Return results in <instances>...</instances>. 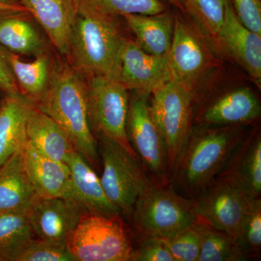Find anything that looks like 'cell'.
Returning a JSON list of instances; mask_svg holds the SVG:
<instances>
[{"label": "cell", "instance_id": "20", "mask_svg": "<svg viewBox=\"0 0 261 261\" xmlns=\"http://www.w3.org/2000/svg\"><path fill=\"white\" fill-rule=\"evenodd\" d=\"M33 102L23 94H6L0 103V166L27 145V123Z\"/></svg>", "mask_w": 261, "mask_h": 261}, {"label": "cell", "instance_id": "28", "mask_svg": "<svg viewBox=\"0 0 261 261\" xmlns=\"http://www.w3.org/2000/svg\"><path fill=\"white\" fill-rule=\"evenodd\" d=\"M201 247L198 261H245L248 257L239 248L236 242L198 218Z\"/></svg>", "mask_w": 261, "mask_h": 261}, {"label": "cell", "instance_id": "38", "mask_svg": "<svg viewBox=\"0 0 261 261\" xmlns=\"http://www.w3.org/2000/svg\"><path fill=\"white\" fill-rule=\"evenodd\" d=\"M13 1V0H0V2H10Z\"/></svg>", "mask_w": 261, "mask_h": 261}, {"label": "cell", "instance_id": "2", "mask_svg": "<svg viewBox=\"0 0 261 261\" xmlns=\"http://www.w3.org/2000/svg\"><path fill=\"white\" fill-rule=\"evenodd\" d=\"M34 105L59 125L94 169L100 168L97 138L89 123L87 86L76 70L66 63L56 65L44 93Z\"/></svg>", "mask_w": 261, "mask_h": 261}, {"label": "cell", "instance_id": "36", "mask_svg": "<svg viewBox=\"0 0 261 261\" xmlns=\"http://www.w3.org/2000/svg\"><path fill=\"white\" fill-rule=\"evenodd\" d=\"M17 13H29V12L25 7H23L16 0L10 2H0V15Z\"/></svg>", "mask_w": 261, "mask_h": 261}, {"label": "cell", "instance_id": "11", "mask_svg": "<svg viewBox=\"0 0 261 261\" xmlns=\"http://www.w3.org/2000/svg\"><path fill=\"white\" fill-rule=\"evenodd\" d=\"M87 211L72 199L36 195L27 219L33 233L41 240L66 243L67 238Z\"/></svg>", "mask_w": 261, "mask_h": 261}, {"label": "cell", "instance_id": "24", "mask_svg": "<svg viewBox=\"0 0 261 261\" xmlns=\"http://www.w3.org/2000/svg\"><path fill=\"white\" fill-rule=\"evenodd\" d=\"M10 68L20 89V93L33 103H36L47 87L51 68L49 60L43 51L32 62L22 61L18 55L7 50Z\"/></svg>", "mask_w": 261, "mask_h": 261}, {"label": "cell", "instance_id": "14", "mask_svg": "<svg viewBox=\"0 0 261 261\" xmlns=\"http://www.w3.org/2000/svg\"><path fill=\"white\" fill-rule=\"evenodd\" d=\"M216 38L223 50L260 84L261 35L240 22L231 2L225 6L224 23Z\"/></svg>", "mask_w": 261, "mask_h": 261}, {"label": "cell", "instance_id": "37", "mask_svg": "<svg viewBox=\"0 0 261 261\" xmlns=\"http://www.w3.org/2000/svg\"><path fill=\"white\" fill-rule=\"evenodd\" d=\"M163 2H166L168 4L172 5L175 8L181 10V6H180L179 2L178 0H163Z\"/></svg>", "mask_w": 261, "mask_h": 261}, {"label": "cell", "instance_id": "13", "mask_svg": "<svg viewBox=\"0 0 261 261\" xmlns=\"http://www.w3.org/2000/svg\"><path fill=\"white\" fill-rule=\"evenodd\" d=\"M172 80L168 54L145 53L135 41L125 39L121 53L120 81L128 90L149 94Z\"/></svg>", "mask_w": 261, "mask_h": 261}, {"label": "cell", "instance_id": "27", "mask_svg": "<svg viewBox=\"0 0 261 261\" xmlns=\"http://www.w3.org/2000/svg\"><path fill=\"white\" fill-rule=\"evenodd\" d=\"M75 8L118 23L128 14L156 15L167 10L163 0H73Z\"/></svg>", "mask_w": 261, "mask_h": 261}, {"label": "cell", "instance_id": "26", "mask_svg": "<svg viewBox=\"0 0 261 261\" xmlns=\"http://www.w3.org/2000/svg\"><path fill=\"white\" fill-rule=\"evenodd\" d=\"M23 213H0V261H18L34 238Z\"/></svg>", "mask_w": 261, "mask_h": 261}, {"label": "cell", "instance_id": "6", "mask_svg": "<svg viewBox=\"0 0 261 261\" xmlns=\"http://www.w3.org/2000/svg\"><path fill=\"white\" fill-rule=\"evenodd\" d=\"M97 141L103 190L123 217L130 221L137 197L150 179L138 159L119 144L103 136H97Z\"/></svg>", "mask_w": 261, "mask_h": 261}, {"label": "cell", "instance_id": "29", "mask_svg": "<svg viewBox=\"0 0 261 261\" xmlns=\"http://www.w3.org/2000/svg\"><path fill=\"white\" fill-rule=\"evenodd\" d=\"M236 243L249 260L260 258L261 251V198L249 197L239 227Z\"/></svg>", "mask_w": 261, "mask_h": 261}, {"label": "cell", "instance_id": "31", "mask_svg": "<svg viewBox=\"0 0 261 261\" xmlns=\"http://www.w3.org/2000/svg\"><path fill=\"white\" fill-rule=\"evenodd\" d=\"M163 240L175 261H198L201 247L198 219L190 227Z\"/></svg>", "mask_w": 261, "mask_h": 261}, {"label": "cell", "instance_id": "4", "mask_svg": "<svg viewBox=\"0 0 261 261\" xmlns=\"http://www.w3.org/2000/svg\"><path fill=\"white\" fill-rule=\"evenodd\" d=\"M198 217L192 200L171 185L159 186L150 180L137 197L130 217L134 243L148 238L168 239L195 224Z\"/></svg>", "mask_w": 261, "mask_h": 261}, {"label": "cell", "instance_id": "7", "mask_svg": "<svg viewBox=\"0 0 261 261\" xmlns=\"http://www.w3.org/2000/svg\"><path fill=\"white\" fill-rule=\"evenodd\" d=\"M151 94L149 109L164 142L171 178L191 130L195 94L172 80L154 89Z\"/></svg>", "mask_w": 261, "mask_h": 261}, {"label": "cell", "instance_id": "33", "mask_svg": "<svg viewBox=\"0 0 261 261\" xmlns=\"http://www.w3.org/2000/svg\"><path fill=\"white\" fill-rule=\"evenodd\" d=\"M130 261H175L163 239L148 238L134 243Z\"/></svg>", "mask_w": 261, "mask_h": 261}, {"label": "cell", "instance_id": "15", "mask_svg": "<svg viewBox=\"0 0 261 261\" xmlns=\"http://www.w3.org/2000/svg\"><path fill=\"white\" fill-rule=\"evenodd\" d=\"M42 27L58 53L68 56L76 18L73 0H16Z\"/></svg>", "mask_w": 261, "mask_h": 261}, {"label": "cell", "instance_id": "16", "mask_svg": "<svg viewBox=\"0 0 261 261\" xmlns=\"http://www.w3.org/2000/svg\"><path fill=\"white\" fill-rule=\"evenodd\" d=\"M23 153L36 195L74 200L71 173L66 163L44 155L28 143Z\"/></svg>", "mask_w": 261, "mask_h": 261}, {"label": "cell", "instance_id": "22", "mask_svg": "<svg viewBox=\"0 0 261 261\" xmlns=\"http://www.w3.org/2000/svg\"><path fill=\"white\" fill-rule=\"evenodd\" d=\"M175 16L166 10L156 15H123L136 37L137 44L145 53L153 56L168 54L174 32Z\"/></svg>", "mask_w": 261, "mask_h": 261}, {"label": "cell", "instance_id": "39", "mask_svg": "<svg viewBox=\"0 0 261 261\" xmlns=\"http://www.w3.org/2000/svg\"><path fill=\"white\" fill-rule=\"evenodd\" d=\"M226 1L231 2V0H226Z\"/></svg>", "mask_w": 261, "mask_h": 261}, {"label": "cell", "instance_id": "3", "mask_svg": "<svg viewBox=\"0 0 261 261\" xmlns=\"http://www.w3.org/2000/svg\"><path fill=\"white\" fill-rule=\"evenodd\" d=\"M70 44L71 66L83 77L100 75L120 81L121 53L125 39L118 23L81 8Z\"/></svg>", "mask_w": 261, "mask_h": 261}, {"label": "cell", "instance_id": "17", "mask_svg": "<svg viewBox=\"0 0 261 261\" xmlns=\"http://www.w3.org/2000/svg\"><path fill=\"white\" fill-rule=\"evenodd\" d=\"M258 98L249 88H238L216 98L204 108L197 121L211 126L247 125L260 118Z\"/></svg>", "mask_w": 261, "mask_h": 261}, {"label": "cell", "instance_id": "23", "mask_svg": "<svg viewBox=\"0 0 261 261\" xmlns=\"http://www.w3.org/2000/svg\"><path fill=\"white\" fill-rule=\"evenodd\" d=\"M27 143L41 153L65 163L74 147L56 121L39 111L33 103L27 123Z\"/></svg>", "mask_w": 261, "mask_h": 261}, {"label": "cell", "instance_id": "9", "mask_svg": "<svg viewBox=\"0 0 261 261\" xmlns=\"http://www.w3.org/2000/svg\"><path fill=\"white\" fill-rule=\"evenodd\" d=\"M129 101L126 121L128 142L151 181L170 185L167 152L149 109V94H138Z\"/></svg>", "mask_w": 261, "mask_h": 261}, {"label": "cell", "instance_id": "32", "mask_svg": "<svg viewBox=\"0 0 261 261\" xmlns=\"http://www.w3.org/2000/svg\"><path fill=\"white\" fill-rule=\"evenodd\" d=\"M18 261H75L66 243L34 240Z\"/></svg>", "mask_w": 261, "mask_h": 261}, {"label": "cell", "instance_id": "18", "mask_svg": "<svg viewBox=\"0 0 261 261\" xmlns=\"http://www.w3.org/2000/svg\"><path fill=\"white\" fill-rule=\"evenodd\" d=\"M65 163L71 173L74 200L82 204L87 213L109 217L123 216L108 199L97 173L82 154L73 149Z\"/></svg>", "mask_w": 261, "mask_h": 261}, {"label": "cell", "instance_id": "10", "mask_svg": "<svg viewBox=\"0 0 261 261\" xmlns=\"http://www.w3.org/2000/svg\"><path fill=\"white\" fill-rule=\"evenodd\" d=\"M249 197L232 181L219 176L192 200L199 219L236 242Z\"/></svg>", "mask_w": 261, "mask_h": 261}, {"label": "cell", "instance_id": "1", "mask_svg": "<svg viewBox=\"0 0 261 261\" xmlns=\"http://www.w3.org/2000/svg\"><path fill=\"white\" fill-rule=\"evenodd\" d=\"M192 125L175 164L170 185L192 200L221 174L233 151L245 137L241 127Z\"/></svg>", "mask_w": 261, "mask_h": 261}, {"label": "cell", "instance_id": "25", "mask_svg": "<svg viewBox=\"0 0 261 261\" xmlns=\"http://www.w3.org/2000/svg\"><path fill=\"white\" fill-rule=\"evenodd\" d=\"M27 13L0 15V44L15 54H39L42 42L39 33L23 16Z\"/></svg>", "mask_w": 261, "mask_h": 261}, {"label": "cell", "instance_id": "19", "mask_svg": "<svg viewBox=\"0 0 261 261\" xmlns=\"http://www.w3.org/2000/svg\"><path fill=\"white\" fill-rule=\"evenodd\" d=\"M228 178L247 195H261V136L258 130L246 135L219 175Z\"/></svg>", "mask_w": 261, "mask_h": 261}, {"label": "cell", "instance_id": "30", "mask_svg": "<svg viewBox=\"0 0 261 261\" xmlns=\"http://www.w3.org/2000/svg\"><path fill=\"white\" fill-rule=\"evenodd\" d=\"M185 12L205 35L216 37L222 27L226 0H178Z\"/></svg>", "mask_w": 261, "mask_h": 261}, {"label": "cell", "instance_id": "35", "mask_svg": "<svg viewBox=\"0 0 261 261\" xmlns=\"http://www.w3.org/2000/svg\"><path fill=\"white\" fill-rule=\"evenodd\" d=\"M0 90L6 94H18L20 89L12 71L6 49L0 44Z\"/></svg>", "mask_w": 261, "mask_h": 261}, {"label": "cell", "instance_id": "21", "mask_svg": "<svg viewBox=\"0 0 261 261\" xmlns=\"http://www.w3.org/2000/svg\"><path fill=\"white\" fill-rule=\"evenodd\" d=\"M23 152H15L0 166V213L25 214L37 195L25 168Z\"/></svg>", "mask_w": 261, "mask_h": 261}, {"label": "cell", "instance_id": "8", "mask_svg": "<svg viewBox=\"0 0 261 261\" xmlns=\"http://www.w3.org/2000/svg\"><path fill=\"white\" fill-rule=\"evenodd\" d=\"M86 79L89 120L92 132L119 144L137 159L126 133L129 106L128 89L121 81L108 77L95 75Z\"/></svg>", "mask_w": 261, "mask_h": 261}, {"label": "cell", "instance_id": "34", "mask_svg": "<svg viewBox=\"0 0 261 261\" xmlns=\"http://www.w3.org/2000/svg\"><path fill=\"white\" fill-rule=\"evenodd\" d=\"M239 20L251 31L261 35V0H231Z\"/></svg>", "mask_w": 261, "mask_h": 261}, {"label": "cell", "instance_id": "12", "mask_svg": "<svg viewBox=\"0 0 261 261\" xmlns=\"http://www.w3.org/2000/svg\"><path fill=\"white\" fill-rule=\"evenodd\" d=\"M168 61L172 80L193 92L211 63L204 43L177 15Z\"/></svg>", "mask_w": 261, "mask_h": 261}, {"label": "cell", "instance_id": "5", "mask_svg": "<svg viewBox=\"0 0 261 261\" xmlns=\"http://www.w3.org/2000/svg\"><path fill=\"white\" fill-rule=\"evenodd\" d=\"M75 261H130L134 250L132 231L123 216L87 213L66 240Z\"/></svg>", "mask_w": 261, "mask_h": 261}]
</instances>
